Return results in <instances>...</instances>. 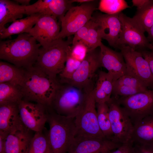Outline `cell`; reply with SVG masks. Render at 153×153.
Wrapping results in <instances>:
<instances>
[{
    "label": "cell",
    "mask_w": 153,
    "mask_h": 153,
    "mask_svg": "<svg viewBox=\"0 0 153 153\" xmlns=\"http://www.w3.org/2000/svg\"><path fill=\"white\" fill-rule=\"evenodd\" d=\"M29 33L19 34L13 39L1 41L0 58L26 69L34 65L41 45Z\"/></svg>",
    "instance_id": "1"
},
{
    "label": "cell",
    "mask_w": 153,
    "mask_h": 153,
    "mask_svg": "<svg viewBox=\"0 0 153 153\" xmlns=\"http://www.w3.org/2000/svg\"><path fill=\"white\" fill-rule=\"evenodd\" d=\"M24 69L21 86L23 99L50 107L60 84L59 80L50 78L35 65Z\"/></svg>",
    "instance_id": "2"
},
{
    "label": "cell",
    "mask_w": 153,
    "mask_h": 153,
    "mask_svg": "<svg viewBox=\"0 0 153 153\" xmlns=\"http://www.w3.org/2000/svg\"><path fill=\"white\" fill-rule=\"evenodd\" d=\"M49 130L46 135L51 153H66L76 134L75 118L59 114L47 107Z\"/></svg>",
    "instance_id": "3"
},
{
    "label": "cell",
    "mask_w": 153,
    "mask_h": 153,
    "mask_svg": "<svg viewBox=\"0 0 153 153\" xmlns=\"http://www.w3.org/2000/svg\"><path fill=\"white\" fill-rule=\"evenodd\" d=\"M69 37L66 41L56 39L47 47L40 49L34 65L51 79H57V75L64 68L70 45L72 44V39Z\"/></svg>",
    "instance_id": "4"
},
{
    "label": "cell",
    "mask_w": 153,
    "mask_h": 153,
    "mask_svg": "<svg viewBox=\"0 0 153 153\" xmlns=\"http://www.w3.org/2000/svg\"><path fill=\"white\" fill-rule=\"evenodd\" d=\"M86 93L71 85L60 83L50 107L59 114L75 118L82 106Z\"/></svg>",
    "instance_id": "5"
},
{
    "label": "cell",
    "mask_w": 153,
    "mask_h": 153,
    "mask_svg": "<svg viewBox=\"0 0 153 153\" xmlns=\"http://www.w3.org/2000/svg\"><path fill=\"white\" fill-rule=\"evenodd\" d=\"M96 108L92 90L86 93L82 106L75 118L76 136L105 137L99 125Z\"/></svg>",
    "instance_id": "6"
},
{
    "label": "cell",
    "mask_w": 153,
    "mask_h": 153,
    "mask_svg": "<svg viewBox=\"0 0 153 153\" xmlns=\"http://www.w3.org/2000/svg\"><path fill=\"white\" fill-rule=\"evenodd\" d=\"M107 103L114 141L121 144L132 142L134 125L130 117L114 97Z\"/></svg>",
    "instance_id": "7"
},
{
    "label": "cell",
    "mask_w": 153,
    "mask_h": 153,
    "mask_svg": "<svg viewBox=\"0 0 153 153\" xmlns=\"http://www.w3.org/2000/svg\"><path fill=\"white\" fill-rule=\"evenodd\" d=\"M114 97L129 116L133 125L144 118L153 115V90L148 89L128 96Z\"/></svg>",
    "instance_id": "8"
},
{
    "label": "cell",
    "mask_w": 153,
    "mask_h": 153,
    "mask_svg": "<svg viewBox=\"0 0 153 153\" xmlns=\"http://www.w3.org/2000/svg\"><path fill=\"white\" fill-rule=\"evenodd\" d=\"M83 3L73 6L59 22L61 29L57 39H62L75 35L92 18V14L96 9L93 3Z\"/></svg>",
    "instance_id": "9"
},
{
    "label": "cell",
    "mask_w": 153,
    "mask_h": 153,
    "mask_svg": "<svg viewBox=\"0 0 153 153\" xmlns=\"http://www.w3.org/2000/svg\"><path fill=\"white\" fill-rule=\"evenodd\" d=\"M119 49L126 63V75L137 78L148 88H153V75L148 62L141 52L126 46Z\"/></svg>",
    "instance_id": "10"
},
{
    "label": "cell",
    "mask_w": 153,
    "mask_h": 153,
    "mask_svg": "<svg viewBox=\"0 0 153 153\" xmlns=\"http://www.w3.org/2000/svg\"><path fill=\"white\" fill-rule=\"evenodd\" d=\"M96 49L89 52L72 76L61 84L67 83L87 92L93 90L91 82L97 69L101 67L99 51Z\"/></svg>",
    "instance_id": "11"
},
{
    "label": "cell",
    "mask_w": 153,
    "mask_h": 153,
    "mask_svg": "<svg viewBox=\"0 0 153 153\" xmlns=\"http://www.w3.org/2000/svg\"><path fill=\"white\" fill-rule=\"evenodd\" d=\"M122 29L118 40L117 48L126 46L140 51L148 48L150 43L144 32L133 19L122 12L119 13Z\"/></svg>",
    "instance_id": "12"
},
{
    "label": "cell",
    "mask_w": 153,
    "mask_h": 153,
    "mask_svg": "<svg viewBox=\"0 0 153 153\" xmlns=\"http://www.w3.org/2000/svg\"><path fill=\"white\" fill-rule=\"evenodd\" d=\"M18 107L20 118L24 126L35 132H42L47 121V107L24 99Z\"/></svg>",
    "instance_id": "13"
},
{
    "label": "cell",
    "mask_w": 153,
    "mask_h": 153,
    "mask_svg": "<svg viewBox=\"0 0 153 153\" xmlns=\"http://www.w3.org/2000/svg\"><path fill=\"white\" fill-rule=\"evenodd\" d=\"M122 144L106 137L76 136L70 146L68 153H103L115 149Z\"/></svg>",
    "instance_id": "14"
},
{
    "label": "cell",
    "mask_w": 153,
    "mask_h": 153,
    "mask_svg": "<svg viewBox=\"0 0 153 153\" xmlns=\"http://www.w3.org/2000/svg\"><path fill=\"white\" fill-rule=\"evenodd\" d=\"M60 23L53 16H41L29 34L43 48L57 39L61 29Z\"/></svg>",
    "instance_id": "15"
},
{
    "label": "cell",
    "mask_w": 153,
    "mask_h": 153,
    "mask_svg": "<svg viewBox=\"0 0 153 153\" xmlns=\"http://www.w3.org/2000/svg\"><path fill=\"white\" fill-rule=\"evenodd\" d=\"M119 13L109 14L98 13L92 17L97 25L102 39L115 48H117L122 29Z\"/></svg>",
    "instance_id": "16"
},
{
    "label": "cell",
    "mask_w": 153,
    "mask_h": 153,
    "mask_svg": "<svg viewBox=\"0 0 153 153\" xmlns=\"http://www.w3.org/2000/svg\"><path fill=\"white\" fill-rule=\"evenodd\" d=\"M99 47L101 67L107 69L112 76L114 82L121 77L126 75V63L121 52L112 50L102 43Z\"/></svg>",
    "instance_id": "17"
},
{
    "label": "cell",
    "mask_w": 153,
    "mask_h": 153,
    "mask_svg": "<svg viewBox=\"0 0 153 153\" xmlns=\"http://www.w3.org/2000/svg\"><path fill=\"white\" fill-rule=\"evenodd\" d=\"M23 125L14 129L7 136L5 153H26L33 136Z\"/></svg>",
    "instance_id": "18"
},
{
    "label": "cell",
    "mask_w": 153,
    "mask_h": 153,
    "mask_svg": "<svg viewBox=\"0 0 153 153\" xmlns=\"http://www.w3.org/2000/svg\"><path fill=\"white\" fill-rule=\"evenodd\" d=\"M18 105H0V134L7 136L11 131L23 125L20 120Z\"/></svg>",
    "instance_id": "19"
},
{
    "label": "cell",
    "mask_w": 153,
    "mask_h": 153,
    "mask_svg": "<svg viewBox=\"0 0 153 153\" xmlns=\"http://www.w3.org/2000/svg\"><path fill=\"white\" fill-rule=\"evenodd\" d=\"M114 82L108 72L100 71L95 86L92 90L96 103H107L112 95Z\"/></svg>",
    "instance_id": "20"
},
{
    "label": "cell",
    "mask_w": 153,
    "mask_h": 153,
    "mask_svg": "<svg viewBox=\"0 0 153 153\" xmlns=\"http://www.w3.org/2000/svg\"><path fill=\"white\" fill-rule=\"evenodd\" d=\"M26 7L14 1L0 0V30L7 23L22 19L26 14Z\"/></svg>",
    "instance_id": "21"
},
{
    "label": "cell",
    "mask_w": 153,
    "mask_h": 153,
    "mask_svg": "<svg viewBox=\"0 0 153 153\" xmlns=\"http://www.w3.org/2000/svg\"><path fill=\"white\" fill-rule=\"evenodd\" d=\"M133 143L153 144V115L147 116L134 125Z\"/></svg>",
    "instance_id": "22"
},
{
    "label": "cell",
    "mask_w": 153,
    "mask_h": 153,
    "mask_svg": "<svg viewBox=\"0 0 153 153\" xmlns=\"http://www.w3.org/2000/svg\"><path fill=\"white\" fill-rule=\"evenodd\" d=\"M41 15L35 14L27 17L17 20L13 22L8 27L0 30V38L3 39L15 34L29 33Z\"/></svg>",
    "instance_id": "23"
},
{
    "label": "cell",
    "mask_w": 153,
    "mask_h": 153,
    "mask_svg": "<svg viewBox=\"0 0 153 153\" xmlns=\"http://www.w3.org/2000/svg\"><path fill=\"white\" fill-rule=\"evenodd\" d=\"M24 75V69L5 62H0V83L10 82L21 86Z\"/></svg>",
    "instance_id": "24"
},
{
    "label": "cell",
    "mask_w": 153,
    "mask_h": 153,
    "mask_svg": "<svg viewBox=\"0 0 153 153\" xmlns=\"http://www.w3.org/2000/svg\"><path fill=\"white\" fill-rule=\"evenodd\" d=\"M23 99L21 86L10 82L0 83V105L18 104Z\"/></svg>",
    "instance_id": "25"
},
{
    "label": "cell",
    "mask_w": 153,
    "mask_h": 153,
    "mask_svg": "<svg viewBox=\"0 0 153 153\" xmlns=\"http://www.w3.org/2000/svg\"><path fill=\"white\" fill-rule=\"evenodd\" d=\"M96 107L98 123L101 132L106 138L114 141L108 104L107 103H96Z\"/></svg>",
    "instance_id": "26"
},
{
    "label": "cell",
    "mask_w": 153,
    "mask_h": 153,
    "mask_svg": "<svg viewBox=\"0 0 153 153\" xmlns=\"http://www.w3.org/2000/svg\"><path fill=\"white\" fill-rule=\"evenodd\" d=\"M133 19L144 32H147L153 24V0L137 10Z\"/></svg>",
    "instance_id": "27"
},
{
    "label": "cell",
    "mask_w": 153,
    "mask_h": 153,
    "mask_svg": "<svg viewBox=\"0 0 153 153\" xmlns=\"http://www.w3.org/2000/svg\"><path fill=\"white\" fill-rule=\"evenodd\" d=\"M129 7L124 0H101L99 1L98 8L105 14H112L119 13Z\"/></svg>",
    "instance_id": "28"
},
{
    "label": "cell",
    "mask_w": 153,
    "mask_h": 153,
    "mask_svg": "<svg viewBox=\"0 0 153 153\" xmlns=\"http://www.w3.org/2000/svg\"><path fill=\"white\" fill-rule=\"evenodd\" d=\"M48 147L46 135L42 132H36L29 143L26 153H45Z\"/></svg>",
    "instance_id": "29"
},
{
    "label": "cell",
    "mask_w": 153,
    "mask_h": 153,
    "mask_svg": "<svg viewBox=\"0 0 153 153\" xmlns=\"http://www.w3.org/2000/svg\"><path fill=\"white\" fill-rule=\"evenodd\" d=\"M92 24L85 38L81 42L86 46L88 52L96 49L97 47L100 46L102 43V39L97 25L92 18Z\"/></svg>",
    "instance_id": "30"
},
{
    "label": "cell",
    "mask_w": 153,
    "mask_h": 153,
    "mask_svg": "<svg viewBox=\"0 0 153 153\" xmlns=\"http://www.w3.org/2000/svg\"><path fill=\"white\" fill-rule=\"evenodd\" d=\"M73 6L70 0H51L48 9L50 15L56 17L59 22Z\"/></svg>",
    "instance_id": "31"
},
{
    "label": "cell",
    "mask_w": 153,
    "mask_h": 153,
    "mask_svg": "<svg viewBox=\"0 0 153 153\" xmlns=\"http://www.w3.org/2000/svg\"><path fill=\"white\" fill-rule=\"evenodd\" d=\"M81 62L73 58L68 54L64 68L59 74V82L62 83L69 79L77 70Z\"/></svg>",
    "instance_id": "32"
},
{
    "label": "cell",
    "mask_w": 153,
    "mask_h": 153,
    "mask_svg": "<svg viewBox=\"0 0 153 153\" xmlns=\"http://www.w3.org/2000/svg\"><path fill=\"white\" fill-rule=\"evenodd\" d=\"M51 0H39L35 3L26 7V14L29 16L38 14L50 15L48 5Z\"/></svg>",
    "instance_id": "33"
},
{
    "label": "cell",
    "mask_w": 153,
    "mask_h": 153,
    "mask_svg": "<svg viewBox=\"0 0 153 153\" xmlns=\"http://www.w3.org/2000/svg\"><path fill=\"white\" fill-rule=\"evenodd\" d=\"M148 89L128 86H114L112 95L115 97L128 96L145 92Z\"/></svg>",
    "instance_id": "34"
},
{
    "label": "cell",
    "mask_w": 153,
    "mask_h": 153,
    "mask_svg": "<svg viewBox=\"0 0 153 153\" xmlns=\"http://www.w3.org/2000/svg\"><path fill=\"white\" fill-rule=\"evenodd\" d=\"M125 86L148 89L147 87L141 81L137 78L128 75L121 77L114 83V86Z\"/></svg>",
    "instance_id": "35"
},
{
    "label": "cell",
    "mask_w": 153,
    "mask_h": 153,
    "mask_svg": "<svg viewBox=\"0 0 153 153\" xmlns=\"http://www.w3.org/2000/svg\"><path fill=\"white\" fill-rule=\"evenodd\" d=\"M88 52L86 46L82 42H78L72 45L68 54L74 59L82 62Z\"/></svg>",
    "instance_id": "36"
},
{
    "label": "cell",
    "mask_w": 153,
    "mask_h": 153,
    "mask_svg": "<svg viewBox=\"0 0 153 153\" xmlns=\"http://www.w3.org/2000/svg\"><path fill=\"white\" fill-rule=\"evenodd\" d=\"M92 22V20L91 18L86 24L76 32L72 39V45L78 42H81L84 40Z\"/></svg>",
    "instance_id": "37"
},
{
    "label": "cell",
    "mask_w": 153,
    "mask_h": 153,
    "mask_svg": "<svg viewBox=\"0 0 153 153\" xmlns=\"http://www.w3.org/2000/svg\"><path fill=\"white\" fill-rule=\"evenodd\" d=\"M134 153H153V144L133 143Z\"/></svg>",
    "instance_id": "38"
},
{
    "label": "cell",
    "mask_w": 153,
    "mask_h": 153,
    "mask_svg": "<svg viewBox=\"0 0 153 153\" xmlns=\"http://www.w3.org/2000/svg\"><path fill=\"white\" fill-rule=\"evenodd\" d=\"M109 153H134L133 143L130 142L123 144L115 150Z\"/></svg>",
    "instance_id": "39"
},
{
    "label": "cell",
    "mask_w": 153,
    "mask_h": 153,
    "mask_svg": "<svg viewBox=\"0 0 153 153\" xmlns=\"http://www.w3.org/2000/svg\"><path fill=\"white\" fill-rule=\"evenodd\" d=\"M143 57L148 62L151 73L153 75V52L146 50L139 51Z\"/></svg>",
    "instance_id": "40"
},
{
    "label": "cell",
    "mask_w": 153,
    "mask_h": 153,
    "mask_svg": "<svg viewBox=\"0 0 153 153\" xmlns=\"http://www.w3.org/2000/svg\"><path fill=\"white\" fill-rule=\"evenodd\" d=\"M150 0H133L132 5L137 7V10L139 9L147 4Z\"/></svg>",
    "instance_id": "41"
},
{
    "label": "cell",
    "mask_w": 153,
    "mask_h": 153,
    "mask_svg": "<svg viewBox=\"0 0 153 153\" xmlns=\"http://www.w3.org/2000/svg\"><path fill=\"white\" fill-rule=\"evenodd\" d=\"M6 137L0 134V153H5V142Z\"/></svg>",
    "instance_id": "42"
},
{
    "label": "cell",
    "mask_w": 153,
    "mask_h": 153,
    "mask_svg": "<svg viewBox=\"0 0 153 153\" xmlns=\"http://www.w3.org/2000/svg\"><path fill=\"white\" fill-rule=\"evenodd\" d=\"M148 36L147 39L150 43H153V24L147 32Z\"/></svg>",
    "instance_id": "43"
},
{
    "label": "cell",
    "mask_w": 153,
    "mask_h": 153,
    "mask_svg": "<svg viewBox=\"0 0 153 153\" xmlns=\"http://www.w3.org/2000/svg\"><path fill=\"white\" fill-rule=\"evenodd\" d=\"M14 1L19 4L24 6L29 5L30 0H15Z\"/></svg>",
    "instance_id": "44"
},
{
    "label": "cell",
    "mask_w": 153,
    "mask_h": 153,
    "mask_svg": "<svg viewBox=\"0 0 153 153\" xmlns=\"http://www.w3.org/2000/svg\"><path fill=\"white\" fill-rule=\"evenodd\" d=\"M71 3H72L73 2H76L81 3H85L90 2L94 0H70Z\"/></svg>",
    "instance_id": "45"
},
{
    "label": "cell",
    "mask_w": 153,
    "mask_h": 153,
    "mask_svg": "<svg viewBox=\"0 0 153 153\" xmlns=\"http://www.w3.org/2000/svg\"><path fill=\"white\" fill-rule=\"evenodd\" d=\"M148 48L153 52V43H150Z\"/></svg>",
    "instance_id": "46"
},
{
    "label": "cell",
    "mask_w": 153,
    "mask_h": 153,
    "mask_svg": "<svg viewBox=\"0 0 153 153\" xmlns=\"http://www.w3.org/2000/svg\"><path fill=\"white\" fill-rule=\"evenodd\" d=\"M45 153H51L50 150V149L49 147V146L47 150H46V151L45 152Z\"/></svg>",
    "instance_id": "47"
},
{
    "label": "cell",
    "mask_w": 153,
    "mask_h": 153,
    "mask_svg": "<svg viewBox=\"0 0 153 153\" xmlns=\"http://www.w3.org/2000/svg\"><path fill=\"white\" fill-rule=\"evenodd\" d=\"M109 152H110V151H109V152H103V153H109Z\"/></svg>",
    "instance_id": "48"
}]
</instances>
